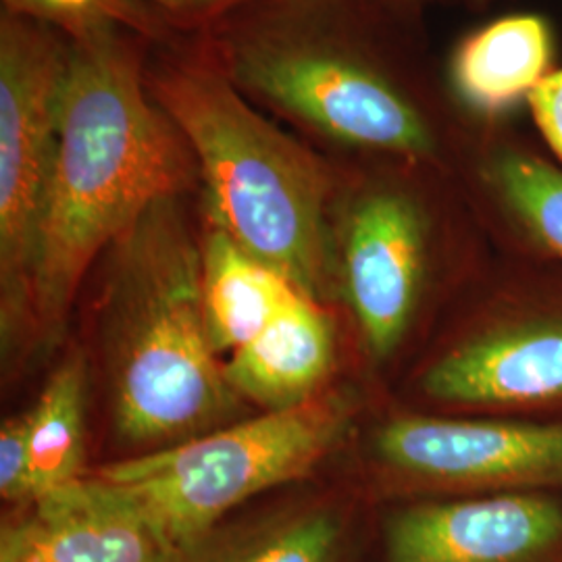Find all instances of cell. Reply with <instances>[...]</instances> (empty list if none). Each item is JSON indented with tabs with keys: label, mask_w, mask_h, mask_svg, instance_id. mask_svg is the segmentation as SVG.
<instances>
[{
	"label": "cell",
	"mask_w": 562,
	"mask_h": 562,
	"mask_svg": "<svg viewBox=\"0 0 562 562\" xmlns=\"http://www.w3.org/2000/svg\"><path fill=\"white\" fill-rule=\"evenodd\" d=\"M153 2H159V4H167V7H178V0H153Z\"/></svg>",
	"instance_id": "cell-22"
},
{
	"label": "cell",
	"mask_w": 562,
	"mask_h": 562,
	"mask_svg": "<svg viewBox=\"0 0 562 562\" xmlns=\"http://www.w3.org/2000/svg\"><path fill=\"white\" fill-rule=\"evenodd\" d=\"M423 394L498 417L562 411V304L508 308L429 364Z\"/></svg>",
	"instance_id": "cell-8"
},
{
	"label": "cell",
	"mask_w": 562,
	"mask_h": 562,
	"mask_svg": "<svg viewBox=\"0 0 562 562\" xmlns=\"http://www.w3.org/2000/svg\"><path fill=\"white\" fill-rule=\"evenodd\" d=\"M234 80L331 140L402 157H427L434 136L422 113L380 74L336 48L252 38L232 50Z\"/></svg>",
	"instance_id": "cell-6"
},
{
	"label": "cell",
	"mask_w": 562,
	"mask_h": 562,
	"mask_svg": "<svg viewBox=\"0 0 562 562\" xmlns=\"http://www.w3.org/2000/svg\"><path fill=\"white\" fill-rule=\"evenodd\" d=\"M487 180L504 211L543 252L562 261V169L521 150H504Z\"/></svg>",
	"instance_id": "cell-16"
},
{
	"label": "cell",
	"mask_w": 562,
	"mask_h": 562,
	"mask_svg": "<svg viewBox=\"0 0 562 562\" xmlns=\"http://www.w3.org/2000/svg\"><path fill=\"white\" fill-rule=\"evenodd\" d=\"M348 417L338 396H313L159 452L106 464L94 475L130 494L181 559L209 538L225 513L306 475L340 442Z\"/></svg>",
	"instance_id": "cell-4"
},
{
	"label": "cell",
	"mask_w": 562,
	"mask_h": 562,
	"mask_svg": "<svg viewBox=\"0 0 562 562\" xmlns=\"http://www.w3.org/2000/svg\"><path fill=\"white\" fill-rule=\"evenodd\" d=\"M301 288L211 222L202 246V301L213 346L229 357L255 340Z\"/></svg>",
	"instance_id": "cell-13"
},
{
	"label": "cell",
	"mask_w": 562,
	"mask_h": 562,
	"mask_svg": "<svg viewBox=\"0 0 562 562\" xmlns=\"http://www.w3.org/2000/svg\"><path fill=\"white\" fill-rule=\"evenodd\" d=\"M201 165L209 220L255 259L319 299L331 271L323 162L241 99L227 78L178 67L155 83Z\"/></svg>",
	"instance_id": "cell-3"
},
{
	"label": "cell",
	"mask_w": 562,
	"mask_h": 562,
	"mask_svg": "<svg viewBox=\"0 0 562 562\" xmlns=\"http://www.w3.org/2000/svg\"><path fill=\"white\" fill-rule=\"evenodd\" d=\"M213 2H220V0H178V7H190V4H213Z\"/></svg>",
	"instance_id": "cell-21"
},
{
	"label": "cell",
	"mask_w": 562,
	"mask_h": 562,
	"mask_svg": "<svg viewBox=\"0 0 562 562\" xmlns=\"http://www.w3.org/2000/svg\"><path fill=\"white\" fill-rule=\"evenodd\" d=\"M380 461L406 480L473 494L562 492V422L406 415L375 436Z\"/></svg>",
	"instance_id": "cell-7"
},
{
	"label": "cell",
	"mask_w": 562,
	"mask_h": 562,
	"mask_svg": "<svg viewBox=\"0 0 562 562\" xmlns=\"http://www.w3.org/2000/svg\"><path fill=\"white\" fill-rule=\"evenodd\" d=\"M83 364L71 359L48 380L30 417L32 501L78 482L83 461Z\"/></svg>",
	"instance_id": "cell-15"
},
{
	"label": "cell",
	"mask_w": 562,
	"mask_h": 562,
	"mask_svg": "<svg viewBox=\"0 0 562 562\" xmlns=\"http://www.w3.org/2000/svg\"><path fill=\"white\" fill-rule=\"evenodd\" d=\"M173 121L101 23L78 32L63 86L57 157L42 217L32 319L57 334L92 261L188 178Z\"/></svg>",
	"instance_id": "cell-1"
},
{
	"label": "cell",
	"mask_w": 562,
	"mask_h": 562,
	"mask_svg": "<svg viewBox=\"0 0 562 562\" xmlns=\"http://www.w3.org/2000/svg\"><path fill=\"white\" fill-rule=\"evenodd\" d=\"M561 548V492L417 504L387 527V562H546Z\"/></svg>",
	"instance_id": "cell-9"
},
{
	"label": "cell",
	"mask_w": 562,
	"mask_h": 562,
	"mask_svg": "<svg viewBox=\"0 0 562 562\" xmlns=\"http://www.w3.org/2000/svg\"><path fill=\"white\" fill-rule=\"evenodd\" d=\"M0 494L9 503L25 504L32 501V452L27 413L2 423Z\"/></svg>",
	"instance_id": "cell-18"
},
{
	"label": "cell",
	"mask_w": 562,
	"mask_h": 562,
	"mask_svg": "<svg viewBox=\"0 0 562 562\" xmlns=\"http://www.w3.org/2000/svg\"><path fill=\"white\" fill-rule=\"evenodd\" d=\"M527 101L543 140L562 162V71L548 74Z\"/></svg>",
	"instance_id": "cell-19"
},
{
	"label": "cell",
	"mask_w": 562,
	"mask_h": 562,
	"mask_svg": "<svg viewBox=\"0 0 562 562\" xmlns=\"http://www.w3.org/2000/svg\"><path fill=\"white\" fill-rule=\"evenodd\" d=\"M178 561L138 503L99 475L23 504L0 533V562Z\"/></svg>",
	"instance_id": "cell-10"
},
{
	"label": "cell",
	"mask_w": 562,
	"mask_h": 562,
	"mask_svg": "<svg viewBox=\"0 0 562 562\" xmlns=\"http://www.w3.org/2000/svg\"><path fill=\"white\" fill-rule=\"evenodd\" d=\"M331 362V323L313 296L299 292L255 340L229 357L225 378L236 394L281 411L313 398Z\"/></svg>",
	"instance_id": "cell-12"
},
{
	"label": "cell",
	"mask_w": 562,
	"mask_h": 562,
	"mask_svg": "<svg viewBox=\"0 0 562 562\" xmlns=\"http://www.w3.org/2000/svg\"><path fill=\"white\" fill-rule=\"evenodd\" d=\"M340 517L304 510L229 538L199 562H341Z\"/></svg>",
	"instance_id": "cell-17"
},
{
	"label": "cell",
	"mask_w": 562,
	"mask_h": 562,
	"mask_svg": "<svg viewBox=\"0 0 562 562\" xmlns=\"http://www.w3.org/2000/svg\"><path fill=\"white\" fill-rule=\"evenodd\" d=\"M69 48L36 21L0 25V285L4 334L32 319L34 271L57 157Z\"/></svg>",
	"instance_id": "cell-5"
},
{
	"label": "cell",
	"mask_w": 562,
	"mask_h": 562,
	"mask_svg": "<svg viewBox=\"0 0 562 562\" xmlns=\"http://www.w3.org/2000/svg\"><path fill=\"white\" fill-rule=\"evenodd\" d=\"M425 222L406 194L362 196L344 229L341 273L369 350L394 355L415 315L425 273Z\"/></svg>",
	"instance_id": "cell-11"
},
{
	"label": "cell",
	"mask_w": 562,
	"mask_h": 562,
	"mask_svg": "<svg viewBox=\"0 0 562 562\" xmlns=\"http://www.w3.org/2000/svg\"><path fill=\"white\" fill-rule=\"evenodd\" d=\"M552 38L538 15L494 21L462 42L452 60L454 90L471 111L496 117L548 76Z\"/></svg>",
	"instance_id": "cell-14"
},
{
	"label": "cell",
	"mask_w": 562,
	"mask_h": 562,
	"mask_svg": "<svg viewBox=\"0 0 562 562\" xmlns=\"http://www.w3.org/2000/svg\"><path fill=\"white\" fill-rule=\"evenodd\" d=\"M113 346L115 417L134 443L211 431L234 402L202 301V250L176 196L150 206L120 241Z\"/></svg>",
	"instance_id": "cell-2"
},
{
	"label": "cell",
	"mask_w": 562,
	"mask_h": 562,
	"mask_svg": "<svg viewBox=\"0 0 562 562\" xmlns=\"http://www.w3.org/2000/svg\"><path fill=\"white\" fill-rule=\"evenodd\" d=\"M18 11L50 18V20L71 21L81 30L99 25V11L102 0H7Z\"/></svg>",
	"instance_id": "cell-20"
}]
</instances>
